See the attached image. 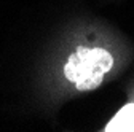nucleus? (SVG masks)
Returning <instances> with one entry per match:
<instances>
[{
	"instance_id": "nucleus-1",
	"label": "nucleus",
	"mask_w": 134,
	"mask_h": 132,
	"mask_svg": "<svg viewBox=\"0 0 134 132\" xmlns=\"http://www.w3.org/2000/svg\"><path fill=\"white\" fill-rule=\"evenodd\" d=\"M112 65L113 57L105 49L80 46L67 59L64 75L78 91H93L102 83L104 75L112 69Z\"/></svg>"
},
{
	"instance_id": "nucleus-2",
	"label": "nucleus",
	"mask_w": 134,
	"mask_h": 132,
	"mask_svg": "<svg viewBox=\"0 0 134 132\" xmlns=\"http://www.w3.org/2000/svg\"><path fill=\"white\" fill-rule=\"evenodd\" d=\"M107 132H134V104H126L110 123L105 126Z\"/></svg>"
}]
</instances>
